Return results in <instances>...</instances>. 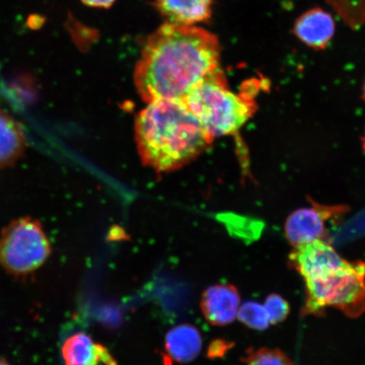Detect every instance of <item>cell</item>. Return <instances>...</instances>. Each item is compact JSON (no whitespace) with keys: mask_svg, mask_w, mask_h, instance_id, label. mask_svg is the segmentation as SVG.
<instances>
[{"mask_svg":"<svg viewBox=\"0 0 365 365\" xmlns=\"http://www.w3.org/2000/svg\"><path fill=\"white\" fill-rule=\"evenodd\" d=\"M0 365H11L6 359L0 358Z\"/></svg>","mask_w":365,"mask_h":365,"instance_id":"obj_19","label":"cell"},{"mask_svg":"<svg viewBox=\"0 0 365 365\" xmlns=\"http://www.w3.org/2000/svg\"><path fill=\"white\" fill-rule=\"evenodd\" d=\"M202 339L197 328L190 324L173 328L168 332L164 342L165 361L187 364L192 362L202 351Z\"/></svg>","mask_w":365,"mask_h":365,"instance_id":"obj_11","label":"cell"},{"mask_svg":"<svg viewBox=\"0 0 365 365\" xmlns=\"http://www.w3.org/2000/svg\"><path fill=\"white\" fill-rule=\"evenodd\" d=\"M304 282L307 298L304 316H319L327 307L339 309L351 318H357L365 312L364 262H348L329 275Z\"/></svg>","mask_w":365,"mask_h":365,"instance_id":"obj_4","label":"cell"},{"mask_svg":"<svg viewBox=\"0 0 365 365\" xmlns=\"http://www.w3.org/2000/svg\"><path fill=\"white\" fill-rule=\"evenodd\" d=\"M182 102L212 140L236 133L255 108L245 91L236 94L228 88L220 68L205 77Z\"/></svg>","mask_w":365,"mask_h":365,"instance_id":"obj_3","label":"cell"},{"mask_svg":"<svg viewBox=\"0 0 365 365\" xmlns=\"http://www.w3.org/2000/svg\"><path fill=\"white\" fill-rule=\"evenodd\" d=\"M237 317L245 326L255 330L264 331L271 325L264 304L255 301H246L240 305Z\"/></svg>","mask_w":365,"mask_h":365,"instance_id":"obj_14","label":"cell"},{"mask_svg":"<svg viewBox=\"0 0 365 365\" xmlns=\"http://www.w3.org/2000/svg\"><path fill=\"white\" fill-rule=\"evenodd\" d=\"M62 356L66 365H118L107 348L83 332L76 333L63 342Z\"/></svg>","mask_w":365,"mask_h":365,"instance_id":"obj_10","label":"cell"},{"mask_svg":"<svg viewBox=\"0 0 365 365\" xmlns=\"http://www.w3.org/2000/svg\"><path fill=\"white\" fill-rule=\"evenodd\" d=\"M294 33L308 47L323 49L335 34V22L329 13L321 8H314L299 17Z\"/></svg>","mask_w":365,"mask_h":365,"instance_id":"obj_9","label":"cell"},{"mask_svg":"<svg viewBox=\"0 0 365 365\" xmlns=\"http://www.w3.org/2000/svg\"><path fill=\"white\" fill-rule=\"evenodd\" d=\"M242 365H294L287 356L279 349L262 348L250 349L243 359Z\"/></svg>","mask_w":365,"mask_h":365,"instance_id":"obj_15","label":"cell"},{"mask_svg":"<svg viewBox=\"0 0 365 365\" xmlns=\"http://www.w3.org/2000/svg\"><path fill=\"white\" fill-rule=\"evenodd\" d=\"M264 307L267 310L269 322L272 325L284 322L290 313L289 303L279 294L269 295L264 301Z\"/></svg>","mask_w":365,"mask_h":365,"instance_id":"obj_16","label":"cell"},{"mask_svg":"<svg viewBox=\"0 0 365 365\" xmlns=\"http://www.w3.org/2000/svg\"><path fill=\"white\" fill-rule=\"evenodd\" d=\"M363 147H364V149L365 150V133L363 136Z\"/></svg>","mask_w":365,"mask_h":365,"instance_id":"obj_20","label":"cell"},{"mask_svg":"<svg viewBox=\"0 0 365 365\" xmlns=\"http://www.w3.org/2000/svg\"><path fill=\"white\" fill-rule=\"evenodd\" d=\"M217 36L195 26L166 22L145 41L135 82L145 102L182 101L205 77L219 68Z\"/></svg>","mask_w":365,"mask_h":365,"instance_id":"obj_1","label":"cell"},{"mask_svg":"<svg viewBox=\"0 0 365 365\" xmlns=\"http://www.w3.org/2000/svg\"><path fill=\"white\" fill-rule=\"evenodd\" d=\"M348 262L325 240L295 246L289 255L292 268L304 282L318 279L339 270Z\"/></svg>","mask_w":365,"mask_h":365,"instance_id":"obj_6","label":"cell"},{"mask_svg":"<svg viewBox=\"0 0 365 365\" xmlns=\"http://www.w3.org/2000/svg\"><path fill=\"white\" fill-rule=\"evenodd\" d=\"M364 99H365V83H364Z\"/></svg>","mask_w":365,"mask_h":365,"instance_id":"obj_21","label":"cell"},{"mask_svg":"<svg viewBox=\"0 0 365 365\" xmlns=\"http://www.w3.org/2000/svg\"><path fill=\"white\" fill-rule=\"evenodd\" d=\"M240 305L238 289L231 284L207 287L200 300L205 319L213 326L223 327L234 322Z\"/></svg>","mask_w":365,"mask_h":365,"instance_id":"obj_8","label":"cell"},{"mask_svg":"<svg viewBox=\"0 0 365 365\" xmlns=\"http://www.w3.org/2000/svg\"><path fill=\"white\" fill-rule=\"evenodd\" d=\"M51 252V243L38 219L17 218L0 235V266L12 276L31 275L43 266Z\"/></svg>","mask_w":365,"mask_h":365,"instance_id":"obj_5","label":"cell"},{"mask_svg":"<svg viewBox=\"0 0 365 365\" xmlns=\"http://www.w3.org/2000/svg\"><path fill=\"white\" fill-rule=\"evenodd\" d=\"M85 6L98 9H108L113 6L116 0H81Z\"/></svg>","mask_w":365,"mask_h":365,"instance_id":"obj_18","label":"cell"},{"mask_svg":"<svg viewBox=\"0 0 365 365\" xmlns=\"http://www.w3.org/2000/svg\"><path fill=\"white\" fill-rule=\"evenodd\" d=\"M27 139L15 118L0 109V170L15 165L24 156Z\"/></svg>","mask_w":365,"mask_h":365,"instance_id":"obj_13","label":"cell"},{"mask_svg":"<svg viewBox=\"0 0 365 365\" xmlns=\"http://www.w3.org/2000/svg\"><path fill=\"white\" fill-rule=\"evenodd\" d=\"M155 7L168 22L195 26L212 15V0H154Z\"/></svg>","mask_w":365,"mask_h":365,"instance_id":"obj_12","label":"cell"},{"mask_svg":"<svg viewBox=\"0 0 365 365\" xmlns=\"http://www.w3.org/2000/svg\"><path fill=\"white\" fill-rule=\"evenodd\" d=\"M230 349V344L222 340H216L209 346L208 357L215 359L222 357L223 355Z\"/></svg>","mask_w":365,"mask_h":365,"instance_id":"obj_17","label":"cell"},{"mask_svg":"<svg viewBox=\"0 0 365 365\" xmlns=\"http://www.w3.org/2000/svg\"><path fill=\"white\" fill-rule=\"evenodd\" d=\"M135 140L145 165L161 173L186 165L213 141L179 100L149 102L136 118Z\"/></svg>","mask_w":365,"mask_h":365,"instance_id":"obj_2","label":"cell"},{"mask_svg":"<svg viewBox=\"0 0 365 365\" xmlns=\"http://www.w3.org/2000/svg\"><path fill=\"white\" fill-rule=\"evenodd\" d=\"M344 212V207H325L316 204L296 210L285 222L287 239L294 247L314 240H325L327 222Z\"/></svg>","mask_w":365,"mask_h":365,"instance_id":"obj_7","label":"cell"}]
</instances>
